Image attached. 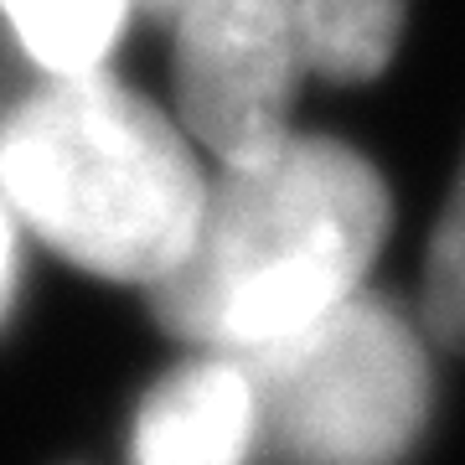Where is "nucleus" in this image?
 <instances>
[{"label": "nucleus", "mask_w": 465, "mask_h": 465, "mask_svg": "<svg viewBox=\"0 0 465 465\" xmlns=\"http://www.w3.org/2000/svg\"><path fill=\"white\" fill-rule=\"evenodd\" d=\"M424 331L440 347L465 351V161L450 186L445 217L434 228L430 264H424Z\"/></svg>", "instance_id": "obj_8"}, {"label": "nucleus", "mask_w": 465, "mask_h": 465, "mask_svg": "<svg viewBox=\"0 0 465 465\" xmlns=\"http://www.w3.org/2000/svg\"><path fill=\"white\" fill-rule=\"evenodd\" d=\"M11 295H16V232H11V217L0 202V321L11 311Z\"/></svg>", "instance_id": "obj_9"}, {"label": "nucleus", "mask_w": 465, "mask_h": 465, "mask_svg": "<svg viewBox=\"0 0 465 465\" xmlns=\"http://www.w3.org/2000/svg\"><path fill=\"white\" fill-rule=\"evenodd\" d=\"M232 362L253 388L259 445L280 465H399L430 419L424 341L362 290Z\"/></svg>", "instance_id": "obj_3"}, {"label": "nucleus", "mask_w": 465, "mask_h": 465, "mask_svg": "<svg viewBox=\"0 0 465 465\" xmlns=\"http://www.w3.org/2000/svg\"><path fill=\"white\" fill-rule=\"evenodd\" d=\"M300 73H311L300 0H182L176 109L223 166L290 134Z\"/></svg>", "instance_id": "obj_4"}, {"label": "nucleus", "mask_w": 465, "mask_h": 465, "mask_svg": "<svg viewBox=\"0 0 465 465\" xmlns=\"http://www.w3.org/2000/svg\"><path fill=\"white\" fill-rule=\"evenodd\" d=\"M197 161L161 109L99 73L52 78L0 134V197L88 274L155 284L202 213Z\"/></svg>", "instance_id": "obj_2"}, {"label": "nucleus", "mask_w": 465, "mask_h": 465, "mask_svg": "<svg viewBox=\"0 0 465 465\" xmlns=\"http://www.w3.org/2000/svg\"><path fill=\"white\" fill-rule=\"evenodd\" d=\"M130 0H0L16 36L52 78L94 73L109 57Z\"/></svg>", "instance_id": "obj_7"}, {"label": "nucleus", "mask_w": 465, "mask_h": 465, "mask_svg": "<svg viewBox=\"0 0 465 465\" xmlns=\"http://www.w3.org/2000/svg\"><path fill=\"white\" fill-rule=\"evenodd\" d=\"M253 445V388L223 351L171 372L134 424V465H243Z\"/></svg>", "instance_id": "obj_5"}, {"label": "nucleus", "mask_w": 465, "mask_h": 465, "mask_svg": "<svg viewBox=\"0 0 465 465\" xmlns=\"http://www.w3.org/2000/svg\"><path fill=\"white\" fill-rule=\"evenodd\" d=\"M382 232L378 171L336 140L284 134L264 155L228 161L202 192L192 238L150 284V305L192 347H269L362 290Z\"/></svg>", "instance_id": "obj_1"}, {"label": "nucleus", "mask_w": 465, "mask_h": 465, "mask_svg": "<svg viewBox=\"0 0 465 465\" xmlns=\"http://www.w3.org/2000/svg\"><path fill=\"white\" fill-rule=\"evenodd\" d=\"M140 5H145L150 16H176L182 11V0H140Z\"/></svg>", "instance_id": "obj_10"}, {"label": "nucleus", "mask_w": 465, "mask_h": 465, "mask_svg": "<svg viewBox=\"0 0 465 465\" xmlns=\"http://www.w3.org/2000/svg\"><path fill=\"white\" fill-rule=\"evenodd\" d=\"M409 0H300V32L311 73L331 84H362L393 57Z\"/></svg>", "instance_id": "obj_6"}]
</instances>
